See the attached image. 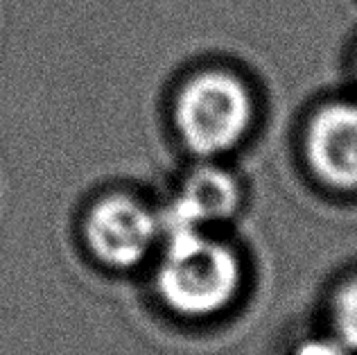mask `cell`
I'll return each instance as SVG.
<instances>
[{
	"mask_svg": "<svg viewBox=\"0 0 357 355\" xmlns=\"http://www.w3.org/2000/svg\"><path fill=\"white\" fill-rule=\"evenodd\" d=\"M165 236V254L156 272L163 303L183 317H208L224 310L240 287L236 251L202 229Z\"/></svg>",
	"mask_w": 357,
	"mask_h": 355,
	"instance_id": "cell-1",
	"label": "cell"
},
{
	"mask_svg": "<svg viewBox=\"0 0 357 355\" xmlns=\"http://www.w3.org/2000/svg\"><path fill=\"white\" fill-rule=\"evenodd\" d=\"M174 120L188 149L199 156L222 154L249 132L253 123L251 93L236 75L206 70L178 93Z\"/></svg>",
	"mask_w": 357,
	"mask_h": 355,
	"instance_id": "cell-2",
	"label": "cell"
},
{
	"mask_svg": "<svg viewBox=\"0 0 357 355\" xmlns=\"http://www.w3.org/2000/svg\"><path fill=\"white\" fill-rule=\"evenodd\" d=\"M84 236L100 263L125 269L152 251L161 236V220L140 202L114 195L91 209Z\"/></svg>",
	"mask_w": 357,
	"mask_h": 355,
	"instance_id": "cell-3",
	"label": "cell"
},
{
	"mask_svg": "<svg viewBox=\"0 0 357 355\" xmlns=\"http://www.w3.org/2000/svg\"><path fill=\"white\" fill-rule=\"evenodd\" d=\"M307 161L324 183L357 188V105L333 102L317 111L307 129Z\"/></svg>",
	"mask_w": 357,
	"mask_h": 355,
	"instance_id": "cell-4",
	"label": "cell"
},
{
	"mask_svg": "<svg viewBox=\"0 0 357 355\" xmlns=\"http://www.w3.org/2000/svg\"><path fill=\"white\" fill-rule=\"evenodd\" d=\"M240 190L236 179L220 167H199L183 181L176 197L167 204L161 231H192L206 224L227 220L238 211Z\"/></svg>",
	"mask_w": 357,
	"mask_h": 355,
	"instance_id": "cell-5",
	"label": "cell"
},
{
	"mask_svg": "<svg viewBox=\"0 0 357 355\" xmlns=\"http://www.w3.org/2000/svg\"><path fill=\"white\" fill-rule=\"evenodd\" d=\"M333 326L346 349L357 351V278L344 283L333 301Z\"/></svg>",
	"mask_w": 357,
	"mask_h": 355,
	"instance_id": "cell-6",
	"label": "cell"
},
{
	"mask_svg": "<svg viewBox=\"0 0 357 355\" xmlns=\"http://www.w3.org/2000/svg\"><path fill=\"white\" fill-rule=\"evenodd\" d=\"M353 351L346 349L344 344L333 338H317V340H305L303 344H298V349L294 355H351Z\"/></svg>",
	"mask_w": 357,
	"mask_h": 355,
	"instance_id": "cell-7",
	"label": "cell"
}]
</instances>
